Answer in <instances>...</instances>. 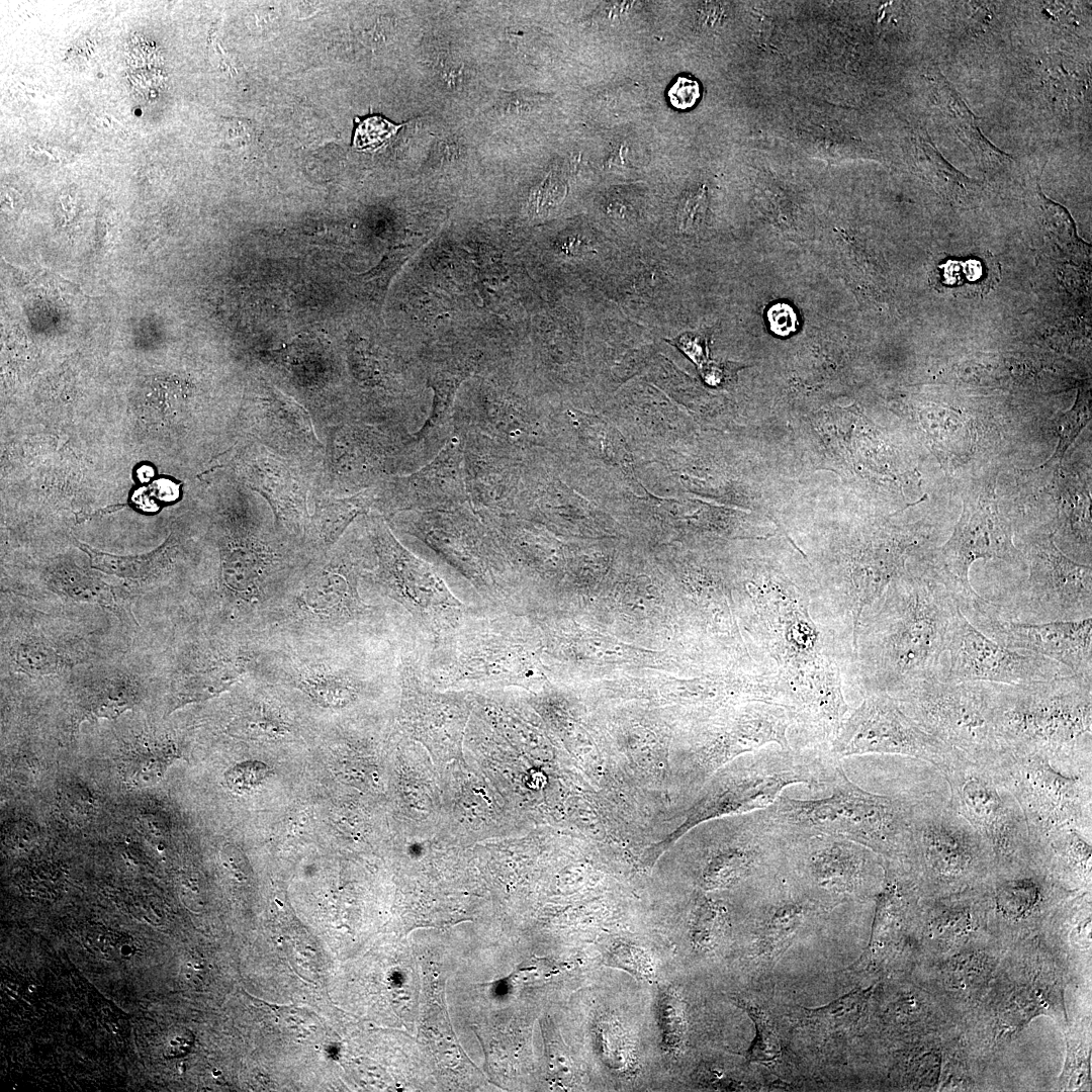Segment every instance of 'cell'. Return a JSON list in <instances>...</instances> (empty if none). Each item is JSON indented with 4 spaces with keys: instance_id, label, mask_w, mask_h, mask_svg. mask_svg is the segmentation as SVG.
<instances>
[{
    "instance_id": "6da1fadb",
    "label": "cell",
    "mask_w": 1092,
    "mask_h": 1092,
    "mask_svg": "<svg viewBox=\"0 0 1092 1092\" xmlns=\"http://www.w3.org/2000/svg\"><path fill=\"white\" fill-rule=\"evenodd\" d=\"M960 606L927 565L904 570L862 613L853 639L852 674L862 696L891 697L940 678L938 666Z\"/></svg>"
},
{
    "instance_id": "7a4b0ae2",
    "label": "cell",
    "mask_w": 1092,
    "mask_h": 1092,
    "mask_svg": "<svg viewBox=\"0 0 1092 1092\" xmlns=\"http://www.w3.org/2000/svg\"><path fill=\"white\" fill-rule=\"evenodd\" d=\"M996 732L1004 752H1041L1071 768L1092 765V676L995 684Z\"/></svg>"
},
{
    "instance_id": "3957f363",
    "label": "cell",
    "mask_w": 1092,
    "mask_h": 1092,
    "mask_svg": "<svg viewBox=\"0 0 1092 1092\" xmlns=\"http://www.w3.org/2000/svg\"><path fill=\"white\" fill-rule=\"evenodd\" d=\"M829 790L828 797L811 800L780 795L765 810L791 840L829 835L864 845L882 857L904 859L911 799L861 789L848 779L841 763Z\"/></svg>"
},
{
    "instance_id": "277c9868",
    "label": "cell",
    "mask_w": 1092,
    "mask_h": 1092,
    "mask_svg": "<svg viewBox=\"0 0 1092 1092\" xmlns=\"http://www.w3.org/2000/svg\"><path fill=\"white\" fill-rule=\"evenodd\" d=\"M745 628L759 663L777 672L828 651L839 652L834 630L816 622L813 582H798L770 567L755 570L743 581Z\"/></svg>"
},
{
    "instance_id": "5b68a950",
    "label": "cell",
    "mask_w": 1092,
    "mask_h": 1092,
    "mask_svg": "<svg viewBox=\"0 0 1092 1092\" xmlns=\"http://www.w3.org/2000/svg\"><path fill=\"white\" fill-rule=\"evenodd\" d=\"M902 861L934 893L976 882L995 868L993 854L978 831L949 802L933 794L911 798L909 837Z\"/></svg>"
},
{
    "instance_id": "8992f818",
    "label": "cell",
    "mask_w": 1092,
    "mask_h": 1092,
    "mask_svg": "<svg viewBox=\"0 0 1092 1092\" xmlns=\"http://www.w3.org/2000/svg\"><path fill=\"white\" fill-rule=\"evenodd\" d=\"M940 770L949 804L985 840L995 868L1034 860L1024 813L998 759H975L954 749Z\"/></svg>"
},
{
    "instance_id": "52a82bcc",
    "label": "cell",
    "mask_w": 1092,
    "mask_h": 1092,
    "mask_svg": "<svg viewBox=\"0 0 1092 1092\" xmlns=\"http://www.w3.org/2000/svg\"><path fill=\"white\" fill-rule=\"evenodd\" d=\"M923 730L981 760H997L995 682L919 681L892 697Z\"/></svg>"
},
{
    "instance_id": "ba28073f",
    "label": "cell",
    "mask_w": 1092,
    "mask_h": 1092,
    "mask_svg": "<svg viewBox=\"0 0 1092 1092\" xmlns=\"http://www.w3.org/2000/svg\"><path fill=\"white\" fill-rule=\"evenodd\" d=\"M995 483L994 476L966 495L952 534L926 562L963 612L981 598L969 578L975 561L999 559L1014 566L1026 564L1023 553L1013 542L1012 524L999 509Z\"/></svg>"
},
{
    "instance_id": "9c48e42d",
    "label": "cell",
    "mask_w": 1092,
    "mask_h": 1092,
    "mask_svg": "<svg viewBox=\"0 0 1092 1092\" xmlns=\"http://www.w3.org/2000/svg\"><path fill=\"white\" fill-rule=\"evenodd\" d=\"M791 839L765 809L725 818L701 828L692 838L707 889L725 888L786 864Z\"/></svg>"
},
{
    "instance_id": "30bf717a",
    "label": "cell",
    "mask_w": 1092,
    "mask_h": 1092,
    "mask_svg": "<svg viewBox=\"0 0 1092 1092\" xmlns=\"http://www.w3.org/2000/svg\"><path fill=\"white\" fill-rule=\"evenodd\" d=\"M998 761L1024 813L1030 840L1062 828L1092 833L1091 768L1067 775L1041 752H1004Z\"/></svg>"
},
{
    "instance_id": "8fae6325",
    "label": "cell",
    "mask_w": 1092,
    "mask_h": 1092,
    "mask_svg": "<svg viewBox=\"0 0 1092 1092\" xmlns=\"http://www.w3.org/2000/svg\"><path fill=\"white\" fill-rule=\"evenodd\" d=\"M838 654L824 652L776 672V704L790 717L794 748H829L848 715Z\"/></svg>"
},
{
    "instance_id": "7c38bea8",
    "label": "cell",
    "mask_w": 1092,
    "mask_h": 1092,
    "mask_svg": "<svg viewBox=\"0 0 1092 1092\" xmlns=\"http://www.w3.org/2000/svg\"><path fill=\"white\" fill-rule=\"evenodd\" d=\"M829 750L841 760L855 754L880 753L911 756L941 769L954 748L923 730L906 715L894 698L868 694L847 715Z\"/></svg>"
},
{
    "instance_id": "4fadbf2b",
    "label": "cell",
    "mask_w": 1092,
    "mask_h": 1092,
    "mask_svg": "<svg viewBox=\"0 0 1092 1092\" xmlns=\"http://www.w3.org/2000/svg\"><path fill=\"white\" fill-rule=\"evenodd\" d=\"M786 866L796 870L826 907L849 897L878 892L882 856L854 841L829 835L790 841Z\"/></svg>"
},
{
    "instance_id": "5bb4252c",
    "label": "cell",
    "mask_w": 1092,
    "mask_h": 1092,
    "mask_svg": "<svg viewBox=\"0 0 1092 1092\" xmlns=\"http://www.w3.org/2000/svg\"><path fill=\"white\" fill-rule=\"evenodd\" d=\"M1029 575L1022 589L1023 609L1039 621L1091 618L1092 569L1067 556L1053 532L1027 539L1022 552Z\"/></svg>"
},
{
    "instance_id": "9a60e30c",
    "label": "cell",
    "mask_w": 1092,
    "mask_h": 1092,
    "mask_svg": "<svg viewBox=\"0 0 1092 1092\" xmlns=\"http://www.w3.org/2000/svg\"><path fill=\"white\" fill-rule=\"evenodd\" d=\"M948 682L1029 684L1074 674L1048 657L1005 647L975 627L959 608L948 636Z\"/></svg>"
},
{
    "instance_id": "2e32d148",
    "label": "cell",
    "mask_w": 1092,
    "mask_h": 1092,
    "mask_svg": "<svg viewBox=\"0 0 1092 1092\" xmlns=\"http://www.w3.org/2000/svg\"><path fill=\"white\" fill-rule=\"evenodd\" d=\"M970 622L997 643L1053 659L1074 674L1092 676V619L1017 622L981 598L964 612Z\"/></svg>"
},
{
    "instance_id": "e0dca14e",
    "label": "cell",
    "mask_w": 1092,
    "mask_h": 1092,
    "mask_svg": "<svg viewBox=\"0 0 1092 1092\" xmlns=\"http://www.w3.org/2000/svg\"><path fill=\"white\" fill-rule=\"evenodd\" d=\"M237 450L239 477L267 503L278 531L304 540L310 518L308 496L316 475L249 436Z\"/></svg>"
},
{
    "instance_id": "ac0fdd59",
    "label": "cell",
    "mask_w": 1092,
    "mask_h": 1092,
    "mask_svg": "<svg viewBox=\"0 0 1092 1092\" xmlns=\"http://www.w3.org/2000/svg\"><path fill=\"white\" fill-rule=\"evenodd\" d=\"M240 420L246 436L313 472L317 478L326 445L317 437L310 414L300 403L262 381L247 396Z\"/></svg>"
},
{
    "instance_id": "d6986e66",
    "label": "cell",
    "mask_w": 1092,
    "mask_h": 1092,
    "mask_svg": "<svg viewBox=\"0 0 1092 1092\" xmlns=\"http://www.w3.org/2000/svg\"><path fill=\"white\" fill-rule=\"evenodd\" d=\"M377 556L373 577L385 594L419 620H441L456 613L461 602L424 561L405 549L381 519L370 522Z\"/></svg>"
},
{
    "instance_id": "ffe728a7",
    "label": "cell",
    "mask_w": 1092,
    "mask_h": 1092,
    "mask_svg": "<svg viewBox=\"0 0 1092 1092\" xmlns=\"http://www.w3.org/2000/svg\"><path fill=\"white\" fill-rule=\"evenodd\" d=\"M248 492L242 524L225 538L221 548L220 577L223 586L248 603L259 598L267 576L282 565V554L261 528L262 511Z\"/></svg>"
},
{
    "instance_id": "44dd1931",
    "label": "cell",
    "mask_w": 1092,
    "mask_h": 1092,
    "mask_svg": "<svg viewBox=\"0 0 1092 1092\" xmlns=\"http://www.w3.org/2000/svg\"><path fill=\"white\" fill-rule=\"evenodd\" d=\"M502 619L485 621L458 632L450 644L442 671L452 685H499L511 682L516 654L504 633Z\"/></svg>"
},
{
    "instance_id": "7402d4cb",
    "label": "cell",
    "mask_w": 1092,
    "mask_h": 1092,
    "mask_svg": "<svg viewBox=\"0 0 1092 1092\" xmlns=\"http://www.w3.org/2000/svg\"><path fill=\"white\" fill-rule=\"evenodd\" d=\"M357 563L345 551H336L307 577L296 597L307 619L340 626L359 619L368 606L358 593Z\"/></svg>"
},
{
    "instance_id": "603a6c76",
    "label": "cell",
    "mask_w": 1092,
    "mask_h": 1092,
    "mask_svg": "<svg viewBox=\"0 0 1092 1092\" xmlns=\"http://www.w3.org/2000/svg\"><path fill=\"white\" fill-rule=\"evenodd\" d=\"M377 485L350 496L311 493L313 513L304 540L327 551L341 538L347 527L359 515L367 513L377 499Z\"/></svg>"
},
{
    "instance_id": "cb8c5ba5",
    "label": "cell",
    "mask_w": 1092,
    "mask_h": 1092,
    "mask_svg": "<svg viewBox=\"0 0 1092 1092\" xmlns=\"http://www.w3.org/2000/svg\"><path fill=\"white\" fill-rule=\"evenodd\" d=\"M1033 858L1043 869L1090 883L1092 833L1062 828L1031 840Z\"/></svg>"
},
{
    "instance_id": "d4e9b609",
    "label": "cell",
    "mask_w": 1092,
    "mask_h": 1092,
    "mask_svg": "<svg viewBox=\"0 0 1092 1092\" xmlns=\"http://www.w3.org/2000/svg\"><path fill=\"white\" fill-rule=\"evenodd\" d=\"M780 895L764 908L761 929L760 953L768 959L777 958L788 946L795 933L813 917L821 914L826 906L804 893ZM828 908V907H827Z\"/></svg>"
},
{
    "instance_id": "484cf974",
    "label": "cell",
    "mask_w": 1092,
    "mask_h": 1092,
    "mask_svg": "<svg viewBox=\"0 0 1092 1092\" xmlns=\"http://www.w3.org/2000/svg\"><path fill=\"white\" fill-rule=\"evenodd\" d=\"M246 670V660L240 656H208L195 660L179 676L175 688V705L201 702L230 689Z\"/></svg>"
},
{
    "instance_id": "4316f807",
    "label": "cell",
    "mask_w": 1092,
    "mask_h": 1092,
    "mask_svg": "<svg viewBox=\"0 0 1092 1092\" xmlns=\"http://www.w3.org/2000/svg\"><path fill=\"white\" fill-rule=\"evenodd\" d=\"M175 758L176 748L171 741L156 737L138 738L122 755L121 772L131 785L152 786L162 779Z\"/></svg>"
},
{
    "instance_id": "83f0119b",
    "label": "cell",
    "mask_w": 1092,
    "mask_h": 1092,
    "mask_svg": "<svg viewBox=\"0 0 1092 1092\" xmlns=\"http://www.w3.org/2000/svg\"><path fill=\"white\" fill-rule=\"evenodd\" d=\"M84 710L88 715L115 718L130 709L138 700V682L120 671L98 675L84 691Z\"/></svg>"
},
{
    "instance_id": "f1b7e54d",
    "label": "cell",
    "mask_w": 1092,
    "mask_h": 1092,
    "mask_svg": "<svg viewBox=\"0 0 1092 1092\" xmlns=\"http://www.w3.org/2000/svg\"><path fill=\"white\" fill-rule=\"evenodd\" d=\"M870 993V989L855 990L824 1006L812 1009L804 1008L805 1022L813 1029L828 1033H841L850 1030L862 1018Z\"/></svg>"
},
{
    "instance_id": "f546056e",
    "label": "cell",
    "mask_w": 1092,
    "mask_h": 1092,
    "mask_svg": "<svg viewBox=\"0 0 1092 1092\" xmlns=\"http://www.w3.org/2000/svg\"><path fill=\"white\" fill-rule=\"evenodd\" d=\"M91 560L94 568L125 579H145L157 574L167 563L170 550L167 541L151 553L131 556L100 552L85 544H79Z\"/></svg>"
},
{
    "instance_id": "4dcf8cb0",
    "label": "cell",
    "mask_w": 1092,
    "mask_h": 1092,
    "mask_svg": "<svg viewBox=\"0 0 1092 1092\" xmlns=\"http://www.w3.org/2000/svg\"><path fill=\"white\" fill-rule=\"evenodd\" d=\"M298 687L325 706L346 704L354 695V686L342 672L324 667H306L299 671Z\"/></svg>"
},
{
    "instance_id": "1f68e13d",
    "label": "cell",
    "mask_w": 1092,
    "mask_h": 1092,
    "mask_svg": "<svg viewBox=\"0 0 1092 1092\" xmlns=\"http://www.w3.org/2000/svg\"><path fill=\"white\" fill-rule=\"evenodd\" d=\"M10 656L19 670L30 675L54 673L64 662L53 644L36 636H25L17 640L11 646Z\"/></svg>"
},
{
    "instance_id": "d6a6232c",
    "label": "cell",
    "mask_w": 1092,
    "mask_h": 1092,
    "mask_svg": "<svg viewBox=\"0 0 1092 1092\" xmlns=\"http://www.w3.org/2000/svg\"><path fill=\"white\" fill-rule=\"evenodd\" d=\"M1091 419V400L1087 389H1079L1073 406L1056 421L1059 436L1054 454L1035 470L1048 469L1062 462L1067 450Z\"/></svg>"
},
{
    "instance_id": "836d02e7",
    "label": "cell",
    "mask_w": 1092,
    "mask_h": 1092,
    "mask_svg": "<svg viewBox=\"0 0 1092 1092\" xmlns=\"http://www.w3.org/2000/svg\"><path fill=\"white\" fill-rule=\"evenodd\" d=\"M733 1000L747 1013L755 1027V1036L745 1054L747 1061L761 1064L776 1063L781 1056V1043L765 1013L756 1005L741 998H733Z\"/></svg>"
},
{
    "instance_id": "e575fe53",
    "label": "cell",
    "mask_w": 1092,
    "mask_h": 1092,
    "mask_svg": "<svg viewBox=\"0 0 1092 1092\" xmlns=\"http://www.w3.org/2000/svg\"><path fill=\"white\" fill-rule=\"evenodd\" d=\"M55 592L79 602L117 608L114 590L102 581L82 573L58 574L52 579Z\"/></svg>"
},
{
    "instance_id": "d590c367",
    "label": "cell",
    "mask_w": 1092,
    "mask_h": 1092,
    "mask_svg": "<svg viewBox=\"0 0 1092 1092\" xmlns=\"http://www.w3.org/2000/svg\"><path fill=\"white\" fill-rule=\"evenodd\" d=\"M234 729L239 736L262 740L279 738L288 730L279 717L261 709L239 718Z\"/></svg>"
},
{
    "instance_id": "8d00e7d4",
    "label": "cell",
    "mask_w": 1092,
    "mask_h": 1092,
    "mask_svg": "<svg viewBox=\"0 0 1092 1092\" xmlns=\"http://www.w3.org/2000/svg\"><path fill=\"white\" fill-rule=\"evenodd\" d=\"M726 909L711 900H703L696 912L695 938L700 945H712L723 932L726 924Z\"/></svg>"
},
{
    "instance_id": "74e56055",
    "label": "cell",
    "mask_w": 1092,
    "mask_h": 1092,
    "mask_svg": "<svg viewBox=\"0 0 1092 1092\" xmlns=\"http://www.w3.org/2000/svg\"><path fill=\"white\" fill-rule=\"evenodd\" d=\"M1042 208L1049 230L1058 243L1069 250H1080L1082 242L1077 238L1075 224L1069 213L1049 199L1043 200Z\"/></svg>"
},
{
    "instance_id": "f35d334b",
    "label": "cell",
    "mask_w": 1092,
    "mask_h": 1092,
    "mask_svg": "<svg viewBox=\"0 0 1092 1092\" xmlns=\"http://www.w3.org/2000/svg\"><path fill=\"white\" fill-rule=\"evenodd\" d=\"M707 210V191L700 187L680 199L677 208V225L681 232H695L702 224Z\"/></svg>"
},
{
    "instance_id": "ab89813d",
    "label": "cell",
    "mask_w": 1092,
    "mask_h": 1092,
    "mask_svg": "<svg viewBox=\"0 0 1092 1092\" xmlns=\"http://www.w3.org/2000/svg\"><path fill=\"white\" fill-rule=\"evenodd\" d=\"M267 767L259 762H245L231 768L226 775L229 786L238 792H242L258 785L267 775Z\"/></svg>"
},
{
    "instance_id": "60d3db41",
    "label": "cell",
    "mask_w": 1092,
    "mask_h": 1092,
    "mask_svg": "<svg viewBox=\"0 0 1092 1092\" xmlns=\"http://www.w3.org/2000/svg\"><path fill=\"white\" fill-rule=\"evenodd\" d=\"M395 129L393 124L382 118H369L357 128L354 142L359 148L375 147L388 139Z\"/></svg>"
},
{
    "instance_id": "b9f144b4",
    "label": "cell",
    "mask_w": 1092,
    "mask_h": 1092,
    "mask_svg": "<svg viewBox=\"0 0 1092 1092\" xmlns=\"http://www.w3.org/2000/svg\"><path fill=\"white\" fill-rule=\"evenodd\" d=\"M667 96L674 108L690 109L701 96L700 84L694 79L678 77L668 89Z\"/></svg>"
},
{
    "instance_id": "7bdbcfd3",
    "label": "cell",
    "mask_w": 1092,
    "mask_h": 1092,
    "mask_svg": "<svg viewBox=\"0 0 1092 1092\" xmlns=\"http://www.w3.org/2000/svg\"><path fill=\"white\" fill-rule=\"evenodd\" d=\"M767 320L771 331L780 336L791 334L798 324L795 311L786 303L774 304L767 311Z\"/></svg>"
},
{
    "instance_id": "ee69618b",
    "label": "cell",
    "mask_w": 1092,
    "mask_h": 1092,
    "mask_svg": "<svg viewBox=\"0 0 1092 1092\" xmlns=\"http://www.w3.org/2000/svg\"><path fill=\"white\" fill-rule=\"evenodd\" d=\"M674 999L666 995L664 1000H661V1014L666 1035H670L673 1043H677L681 1038L682 1021L680 1008L674 1007L676 1003Z\"/></svg>"
},
{
    "instance_id": "f6af8a7d",
    "label": "cell",
    "mask_w": 1092,
    "mask_h": 1092,
    "mask_svg": "<svg viewBox=\"0 0 1092 1092\" xmlns=\"http://www.w3.org/2000/svg\"><path fill=\"white\" fill-rule=\"evenodd\" d=\"M675 343L676 346L697 364L705 362L706 346L705 340L701 336L687 333L678 337Z\"/></svg>"
},
{
    "instance_id": "bcb514c9",
    "label": "cell",
    "mask_w": 1092,
    "mask_h": 1092,
    "mask_svg": "<svg viewBox=\"0 0 1092 1092\" xmlns=\"http://www.w3.org/2000/svg\"><path fill=\"white\" fill-rule=\"evenodd\" d=\"M698 12L699 22L702 25H713L720 15L718 12H721V8L718 5H705Z\"/></svg>"
}]
</instances>
